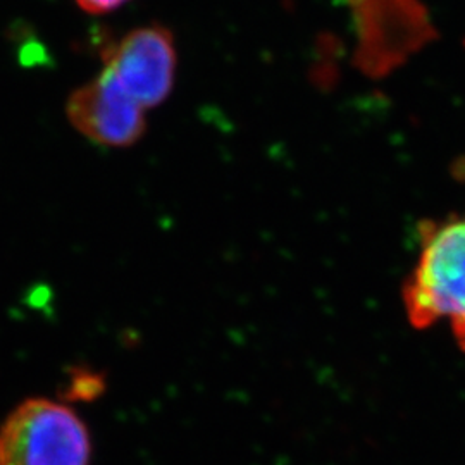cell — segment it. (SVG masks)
<instances>
[{
	"mask_svg": "<svg viewBox=\"0 0 465 465\" xmlns=\"http://www.w3.org/2000/svg\"><path fill=\"white\" fill-rule=\"evenodd\" d=\"M420 255L403 299L412 322L422 328L449 322L465 347V214L419 226Z\"/></svg>",
	"mask_w": 465,
	"mask_h": 465,
	"instance_id": "cell-1",
	"label": "cell"
},
{
	"mask_svg": "<svg viewBox=\"0 0 465 465\" xmlns=\"http://www.w3.org/2000/svg\"><path fill=\"white\" fill-rule=\"evenodd\" d=\"M105 67L124 92L142 107L161 105L176 76V47L171 32L150 25L124 35L104 52Z\"/></svg>",
	"mask_w": 465,
	"mask_h": 465,
	"instance_id": "cell-4",
	"label": "cell"
},
{
	"mask_svg": "<svg viewBox=\"0 0 465 465\" xmlns=\"http://www.w3.org/2000/svg\"><path fill=\"white\" fill-rule=\"evenodd\" d=\"M76 2L90 15H105V13L116 11L117 7H121L128 0H76Z\"/></svg>",
	"mask_w": 465,
	"mask_h": 465,
	"instance_id": "cell-6",
	"label": "cell"
},
{
	"mask_svg": "<svg viewBox=\"0 0 465 465\" xmlns=\"http://www.w3.org/2000/svg\"><path fill=\"white\" fill-rule=\"evenodd\" d=\"M92 436L69 405L28 399L0 426V465H90Z\"/></svg>",
	"mask_w": 465,
	"mask_h": 465,
	"instance_id": "cell-2",
	"label": "cell"
},
{
	"mask_svg": "<svg viewBox=\"0 0 465 465\" xmlns=\"http://www.w3.org/2000/svg\"><path fill=\"white\" fill-rule=\"evenodd\" d=\"M357 28L355 63L371 78H382L436 38L420 0H341Z\"/></svg>",
	"mask_w": 465,
	"mask_h": 465,
	"instance_id": "cell-3",
	"label": "cell"
},
{
	"mask_svg": "<svg viewBox=\"0 0 465 465\" xmlns=\"http://www.w3.org/2000/svg\"><path fill=\"white\" fill-rule=\"evenodd\" d=\"M66 113L74 130L102 147H130L145 134L143 109L107 69L69 95Z\"/></svg>",
	"mask_w": 465,
	"mask_h": 465,
	"instance_id": "cell-5",
	"label": "cell"
}]
</instances>
